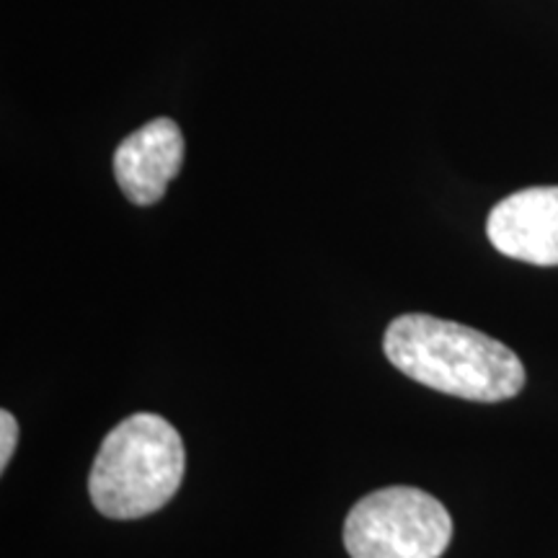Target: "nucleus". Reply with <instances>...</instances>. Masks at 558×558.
<instances>
[{
  "label": "nucleus",
  "instance_id": "f257e3e1",
  "mask_svg": "<svg viewBox=\"0 0 558 558\" xmlns=\"http://www.w3.org/2000/svg\"><path fill=\"white\" fill-rule=\"evenodd\" d=\"M383 349L407 378L456 399L499 403L514 399L525 386V367L507 344L427 313L390 320Z\"/></svg>",
  "mask_w": 558,
  "mask_h": 558
},
{
  "label": "nucleus",
  "instance_id": "f03ea898",
  "mask_svg": "<svg viewBox=\"0 0 558 558\" xmlns=\"http://www.w3.org/2000/svg\"><path fill=\"white\" fill-rule=\"evenodd\" d=\"M186 450L158 414H132L104 437L88 476L94 507L109 520H140L163 509L179 492Z\"/></svg>",
  "mask_w": 558,
  "mask_h": 558
},
{
  "label": "nucleus",
  "instance_id": "7ed1b4c3",
  "mask_svg": "<svg viewBox=\"0 0 558 558\" xmlns=\"http://www.w3.org/2000/svg\"><path fill=\"white\" fill-rule=\"evenodd\" d=\"M452 541V518L416 486H386L349 509L344 546L352 558H439Z\"/></svg>",
  "mask_w": 558,
  "mask_h": 558
},
{
  "label": "nucleus",
  "instance_id": "20e7f679",
  "mask_svg": "<svg viewBox=\"0 0 558 558\" xmlns=\"http://www.w3.org/2000/svg\"><path fill=\"white\" fill-rule=\"evenodd\" d=\"M486 233L499 254L535 267H558V186H530L488 213Z\"/></svg>",
  "mask_w": 558,
  "mask_h": 558
},
{
  "label": "nucleus",
  "instance_id": "39448f33",
  "mask_svg": "<svg viewBox=\"0 0 558 558\" xmlns=\"http://www.w3.org/2000/svg\"><path fill=\"white\" fill-rule=\"evenodd\" d=\"M184 163V135L173 120H153L124 137L114 153V177L132 205L148 207L163 199L166 186Z\"/></svg>",
  "mask_w": 558,
  "mask_h": 558
},
{
  "label": "nucleus",
  "instance_id": "423d86ee",
  "mask_svg": "<svg viewBox=\"0 0 558 558\" xmlns=\"http://www.w3.org/2000/svg\"><path fill=\"white\" fill-rule=\"evenodd\" d=\"M19 445V422L11 411H0V471L9 469Z\"/></svg>",
  "mask_w": 558,
  "mask_h": 558
}]
</instances>
